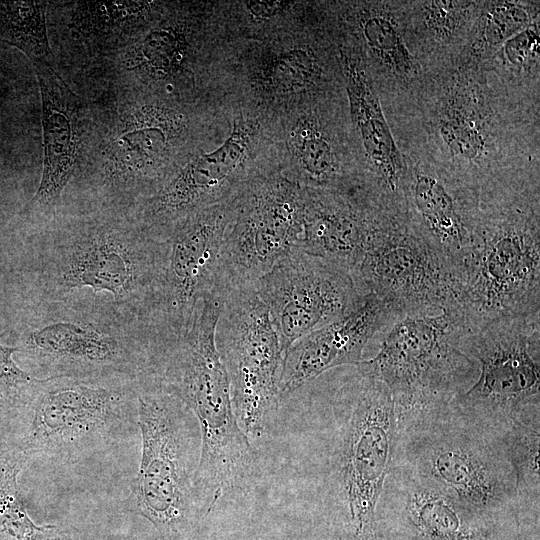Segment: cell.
Masks as SVG:
<instances>
[{
	"label": "cell",
	"mask_w": 540,
	"mask_h": 540,
	"mask_svg": "<svg viewBox=\"0 0 540 540\" xmlns=\"http://www.w3.org/2000/svg\"><path fill=\"white\" fill-rule=\"evenodd\" d=\"M169 243L132 216L103 209L43 233L38 283L43 302L72 300L91 289L92 302L109 293L114 309L156 325Z\"/></svg>",
	"instance_id": "obj_1"
},
{
	"label": "cell",
	"mask_w": 540,
	"mask_h": 540,
	"mask_svg": "<svg viewBox=\"0 0 540 540\" xmlns=\"http://www.w3.org/2000/svg\"><path fill=\"white\" fill-rule=\"evenodd\" d=\"M229 107L134 93L105 129L89 179L103 209L131 214L193 152L225 134Z\"/></svg>",
	"instance_id": "obj_2"
},
{
	"label": "cell",
	"mask_w": 540,
	"mask_h": 540,
	"mask_svg": "<svg viewBox=\"0 0 540 540\" xmlns=\"http://www.w3.org/2000/svg\"><path fill=\"white\" fill-rule=\"evenodd\" d=\"M221 297L205 298L189 330L153 345L149 370L185 404L198 421L201 452L194 475L196 503L206 516L228 491L250 475L254 451L238 424L227 371L215 340Z\"/></svg>",
	"instance_id": "obj_3"
},
{
	"label": "cell",
	"mask_w": 540,
	"mask_h": 540,
	"mask_svg": "<svg viewBox=\"0 0 540 540\" xmlns=\"http://www.w3.org/2000/svg\"><path fill=\"white\" fill-rule=\"evenodd\" d=\"M458 308L467 330L503 317L540 313L538 173L479 192L473 248Z\"/></svg>",
	"instance_id": "obj_4"
},
{
	"label": "cell",
	"mask_w": 540,
	"mask_h": 540,
	"mask_svg": "<svg viewBox=\"0 0 540 540\" xmlns=\"http://www.w3.org/2000/svg\"><path fill=\"white\" fill-rule=\"evenodd\" d=\"M344 93L329 1L315 18L257 37L229 34L217 94L228 106L278 118Z\"/></svg>",
	"instance_id": "obj_5"
},
{
	"label": "cell",
	"mask_w": 540,
	"mask_h": 540,
	"mask_svg": "<svg viewBox=\"0 0 540 540\" xmlns=\"http://www.w3.org/2000/svg\"><path fill=\"white\" fill-rule=\"evenodd\" d=\"M393 463L451 495L476 515L520 527L515 476L501 437L452 403L396 431Z\"/></svg>",
	"instance_id": "obj_6"
},
{
	"label": "cell",
	"mask_w": 540,
	"mask_h": 540,
	"mask_svg": "<svg viewBox=\"0 0 540 540\" xmlns=\"http://www.w3.org/2000/svg\"><path fill=\"white\" fill-rule=\"evenodd\" d=\"M138 378H39L12 430L26 466L69 464L125 439L137 424Z\"/></svg>",
	"instance_id": "obj_7"
},
{
	"label": "cell",
	"mask_w": 540,
	"mask_h": 540,
	"mask_svg": "<svg viewBox=\"0 0 540 540\" xmlns=\"http://www.w3.org/2000/svg\"><path fill=\"white\" fill-rule=\"evenodd\" d=\"M227 132L189 155L131 216L157 238L189 216L238 194L279 168L275 119L229 106Z\"/></svg>",
	"instance_id": "obj_8"
},
{
	"label": "cell",
	"mask_w": 540,
	"mask_h": 540,
	"mask_svg": "<svg viewBox=\"0 0 540 540\" xmlns=\"http://www.w3.org/2000/svg\"><path fill=\"white\" fill-rule=\"evenodd\" d=\"M229 34L223 1L167 2L118 55L134 93L218 100L217 82Z\"/></svg>",
	"instance_id": "obj_9"
},
{
	"label": "cell",
	"mask_w": 540,
	"mask_h": 540,
	"mask_svg": "<svg viewBox=\"0 0 540 540\" xmlns=\"http://www.w3.org/2000/svg\"><path fill=\"white\" fill-rule=\"evenodd\" d=\"M387 328L364 360L392 394L397 431L447 407L474 383L478 365L460 348L466 327L458 309L404 315Z\"/></svg>",
	"instance_id": "obj_10"
},
{
	"label": "cell",
	"mask_w": 540,
	"mask_h": 540,
	"mask_svg": "<svg viewBox=\"0 0 540 540\" xmlns=\"http://www.w3.org/2000/svg\"><path fill=\"white\" fill-rule=\"evenodd\" d=\"M187 409L156 374L146 371L139 376L142 453L130 505L154 526L161 540H193L202 514L194 496Z\"/></svg>",
	"instance_id": "obj_11"
},
{
	"label": "cell",
	"mask_w": 540,
	"mask_h": 540,
	"mask_svg": "<svg viewBox=\"0 0 540 540\" xmlns=\"http://www.w3.org/2000/svg\"><path fill=\"white\" fill-rule=\"evenodd\" d=\"M150 325L87 300L43 302V320L25 337L41 378L138 377L148 368Z\"/></svg>",
	"instance_id": "obj_12"
},
{
	"label": "cell",
	"mask_w": 540,
	"mask_h": 540,
	"mask_svg": "<svg viewBox=\"0 0 540 540\" xmlns=\"http://www.w3.org/2000/svg\"><path fill=\"white\" fill-rule=\"evenodd\" d=\"M425 89L423 114L432 147L431 161L478 192L508 178L517 170L505 153L504 128L482 66L462 62L445 65ZM430 161V160H429Z\"/></svg>",
	"instance_id": "obj_13"
},
{
	"label": "cell",
	"mask_w": 540,
	"mask_h": 540,
	"mask_svg": "<svg viewBox=\"0 0 540 540\" xmlns=\"http://www.w3.org/2000/svg\"><path fill=\"white\" fill-rule=\"evenodd\" d=\"M354 367L333 406L335 476L353 539L377 540L376 506L394 457L395 406L386 384L364 360Z\"/></svg>",
	"instance_id": "obj_14"
},
{
	"label": "cell",
	"mask_w": 540,
	"mask_h": 540,
	"mask_svg": "<svg viewBox=\"0 0 540 540\" xmlns=\"http://www.w3.org/2000/svg\"><path fill=\"white\" fill-rule=\"evenodd\" d=\"M460 348L476 361L478 375L451 402L459 411L499 436L540 411V313L465 329Z\"/></svg>",
	"instance_id": "obj_15"
},
{
	"label": "cell",
	"mask_w": 540,
	"mask_h": 540,
	"mask_svg": "<svg viewBox=\"0 0 540 540\" xmlns=\"http://www.w3.org/2000/svg\"><path fill=\"white\" fill-rule=\"evenodd\" d=\"M351 274L363 294L377 296L401 316L459 307L460 277L413 229L402 207L377 206Z\"/></svg>",
	"instance_id": "obj_16"
},
{
	"label": "cell",
	"mask_w": 540,
	"mask_h": 540,
	"mask_svg": "<svg viewBox=\"0 0 540 540\" xmlns=\"http://www.w3.org/2000/svg\"><path fill=\"white\" fill-rule=\"evenodd\" d=\"M303 233V188L275 169L233 197L214 292L255 287L295 248Z\"/></svg>",
	"instance_id": "obj_17"
},
{
	"label": "cell",
	"mask_w": 540,
	"mask_h": 540,
	"mask_svg": "<svg viewBox=\"0 0 540 540\" xmlns=\"http://www.w3.org/2000/svg\"><path fill=\"white\" fill-rule=\"evenodd\" d=\"M220 297L215 340L233 409L246 434H260L278 408L283 353L255 287L231 289Z\"/></svg>",
	"instance_id": "obj_18"
},
{
	"label": "cell",
	"mask_w": 540,
	"mask_h": 540,
	"mask_svg": "<svg viewBox=\"0 0 540 540\" xmlns=\"http://www.w3.org/2000/svg\"><path fill=\"white\" fill-rule=\"evenodd\" d=\"M282 353L299 338L344 316L367 294L351 272L295 248L256 283Z\"/></svg>",
	"instance_id": "obj_19"
},
{
	"label": "cell",
	"mask_w": 540,
	"mask_h": 540,
	"mask_svg": "<svg viewBox=\"0 0 540 540\" xmlns=\"http://www.w3.org/2000/svg\"><path fill=\"white\" fill-rule=\"evenodd\" d=\"M279 168L303 188L366 190L349 127L345 93L275 119Z\"/></svg>",
	"instance_id": "obj_20"
},
{
	"label": "cell",
	"mask_w": 540,
	"mask_h": 540,
	"mask_svg": "<svg viewBox=\"0 0 540 540\" xmlns=\"http://www.w3.org/2000/svg\"><path fill=\"white\" fill-rule=\"evenodd\" d=\"M378 539L509 540L514 526L486 520L399 464H392L376 506Z\"/></svg>",
	"instance_id": "obj_21"
},
{
	"label": "cell",
	"mask_w": 540,
	"mask_h": 540,
	"mask_svg": "<svg viewBox=\"0 0 540 540\" xmlns=\"http://www.w3.org/2000/svg\"><path fill=\"white\" fill-rule=\"evenodd\" d=\"M232 213L233 197L189 216L170 232L157 317V326L166 336L184 335L202 301L214 293L221 246Z\"/></svg>",
	"instance_id": "obj_22"
},
{
	"label": "cell",
	"mask_w": 540,
	"mask_h": 540,
	"mask_svg": "<svg viewBox=\"0 0 540 540\" xmlns=\"http://www.w3.org/2000/svg\"><path fill=\"white\" fill-rule=\"evenodd\" d=\"M413 229L462 281L470 258L479 210V192L428 159L407 165L403 191Z\"/></svg>",
	"instance_id": "obj_23"
},
{
	"label": "cell",
	"mask_w": 540,
	"mask_h": 540,
	"mask_svg": "<svg viewBox=\"0 0 540 540\" xmlns=\"http://www.w3.org/2000/svg\"><path fill=\"white\" fill-rule=\"evenodd\" d=\"M338 39L349 127L365 188L383 202L404 206L407 165L384 115L377 87L360 54Z\"/></svg>",
	"instance_id": "obj_24"
},
{
	"label": "cell",
	"mask_w": 540,
	"mask_h": 540,
	"mask_svg": "<svg viewBox=\"0 0 540 540\" xmlns=\"http://www.w3.org/2000/svg\"><path fill=\"white\" fill-rule=\"evenodd\" d=\"M339 37L362 57L375 84L420 88L424 68L409 44L402 2L331 1Z\"/></svg>",
	"instance_id": "obj_25"
},
{
	"label": "cell",
	"mask_w": 540,
	"mask_h": 540,
	"mask_svg": "<svg viewBox=\"0 0 540 540\" xmlns=\"http://www.w3.org/2000/svg\"><path fill=\"white\" fill-rule=\"evenodd\" d=\"M400 317L390 304L368 293L349 313L293 342L283 353L280 398L327 371L359 364L368 342Z\"/></svg>",
	"instance_id": "obj_26"
},
{
	"label": "cell",
	"mask_w": 540,
	"mask_h": 540,
	"mask_svg": "<svg viewBox=\"0 0 540 540\" xmlns=\"http://www.w3.org/2000/svg\"><path fill=\"white\" fill-rule=\"evenodd\" d=\"M42 110L43 168L38 189L22 213H53L73 176L81 137L80 104L53 63H35Z\"/></svg>",
	"instance_id": "obj_27"
},
{
	"label": "cell",
	"mask_w": 540,
	"mask_h": 540,
	"mask_svg": "<svg viewBox=\"0 0 540 540\" xmlns=\"http://www.w3.org/2000/svg\"><path fill=\"white\" fill-rule=\"evenodd\" d=\"M378 204L365 190L346 193L303 188L299 248L352 272Z\"/></svg>",
	"instance_id": "obj_28"
},
{
	"label": "cell",
	"mask_w": 540,
	"mask_h": 540,
	"mask_svg": "<svg viewBox=\"0 0 540 540\" xmlns=\"http://www.w3.org/2000/svg\"><path fill=\"white\" fill-rule=\"evenodd\" d=\"M402 2L406 33L419 58L425 55L449 63L463 50L481 1H414Z\"/></svg>",
	"instance_id": "obj_29"
},
{
	"label": "cell",
	"mask_w": 540,
	"mask_h": 540,
	"mask_svg": "<svg viewBox=\"0 0 540 540\" xmlns=\"http://www.w3.org/2000/svg\"><path fill=\"white\" fill-rule=\"evenodd\" d=\"M164 1H77L67 24L75 41L105 47L126 46L164 9Z\"/></svg>",
	"instance_id": "obj_30"
},
{
	"label": "cell",
	"mask_w": 540,
	"mask_h": 540,
	"mask_svg": "<svg viewBox=\"0 0 540 540\" xmlns=\"http://www.w3.org/2000/svg\"><path fill=\"white\" fill-rule=\"evenodd\" d=\"M539 19V4L481 1L466 44L455 61L485 65L518 32Z\"/></svg>",
	"instance_id": "obj_31"
},
{
	"label": "cell",
	"mask_w": 540,
	"mask_h": 540,
	"mask_svg": "<svg viewBox=\"0 0 540 540\" xmlns=\"http://www.w3.org/2000/svg\"><path fill=\"white\" fill-rule=\"evenodd\" d=\"M500 437L515 476L520 514L538 523L540 411L521 417Z\"/></svg>",
	"instance_id": "obj_32"
},
{
	"label": "cell",
	"mask_w": 540,
	"mask_h": 540,
	"mask_svg": "<svg viewBox=\"0 0 540 540\" xmlns=\"http://www.w3.org/2000/svg\"><path fill=\"white\" fill-rule=\"evenodd\" d=\"M324 1H223L231 36L257 37L305 23L321 13Z\"/></svg>",
	"instance_id": "obj_33"
},
{
	"label": "cell",
	"mask_w": 540,
	"mask_h": 540,
	"mask_svg": "<svg viewBox=\"0 0 540 540\" xmlns=\"http://www.w3.org/2000/svg\"><path fill=\"white\" fill-rule=\"evenodd\" d=\"M47 2H0V42L16 47L35 63H53L46 24Z\"/></svg>",
	"instance_id": "obj_34"
},
{
	"label": "cell",
	"mask_w": 540,
	"mask_h": 540,
	"mask_svg": "<svg viewBox=\"0 0 540 540\" xmlns=\"http://www.w3.org/2000/svg\"><path fill=\"white\" fill-rule=\"evenodd\" d=\"M5 334H0V340ZM16 352L17 347L0 341V426L11 433L39 381L16 364L13 359Z\"/></svg>",
	"instance_id": "obj_35"
},
{
	"label": "cell",
	"mask_w": 540,
	"mask_h": 540,
	"mask_svg": "<svg viewBox=\"0 0 540 540\" xmlns=\"http://www.w3.org/2000/svg\"><path fill=\"white\" fill-rule=\"evenodd\" d=\"M23 462L9 466L0 474V540H36L44 526L28 514L19 486Z\"/></svg>",
	"instance_id": "obj_36"
},
{
	"label": "cell",
	"mask_w": 540,
	"mask_h": 540,
	"mask_svg": "<svg viewBox=\"0 0 540 540\" xmlns=\"http://www.w3.org/2000/svg\"><path fill=\"white\" fill-rule=\"evenodd\" d=\"M539 19L507 40L489 60L504 72L520 77L539 75Z\"/></svg>",
	"instance_id": "obj_37"
},
{
	"label": "cell",
	"mask_w": 540,
	"mask_h": 540,
	"mask_svg": "<svg viewBox=\"0 0 540 540\" xmlns=\"http://www.w3.org/2000/svg\"><path fill=\"white\" fill-rule=\"evenodd\" d=\"M17 462L25 464L13 441L12 433L0 426V474Z\"/></svg>",
	"instance_id": "obj_38"
},
{
	"label": "cell",
	"mask_w": 540,
	"mask_h": 540,
	"mask_svg": "<svg viewBox=\"0 0 540 540\" xmlns=\"http://www.w3.org/2000/svg\"><path fill=\"white\" fill-rule=\"evenodd\" d=\"M36 540H78L68 531L61 530L56 526H44Z\"/></svg>",
	"instance_id": "obj_39"
}]
</instances>
